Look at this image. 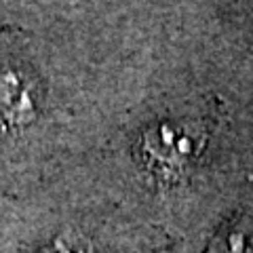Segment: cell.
Returning <instances> with one entry per match:
<instances>
[{"label": "cell", "mask_w": 253, "mask_h": 253, "mask_svg": "<svg viewBox=\"0 0 253 253\" xmlns=\"http://www.w3.org/2000/svg\"><path fill=\"white\" fill-rule=\"evenodd\" d=\"M211 253H251V249L241 232H230L226 239H221V245L213 247Z\"/></svg>", "instance_id": "obj_1"}, {"label": "cell", "mask_w": 253, "mask_h": 253, "mask_svg": "<svg viewBox=\"0 0 253 253\" xmlns=\"http://www.w3.org/2000/svg\"><path fill=\"white\" fill-rule=\"evenodd\" d=\"M44 253H76V251H74V249H70L66 243H61V241H59V243L51 245L49 249H44Z\"/></svg>", "instance_id": "obj_2"}]
</instances>
